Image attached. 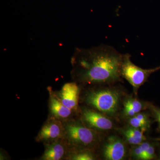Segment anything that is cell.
I'll return each instance as SVG.
<instances>
[{
	"mask_svg": "<svg viewBox=\"0 0 160 160\" xmlns=\"http://www.w3.org/2000/svg\"><path fill=\"white\" fill-rule=\"evenodd\" d=\"M123 54L108 45L78 49L73 58L75 76L87 84L112 83L121 80Z\"/></svg>",
	"mask_w": 160,
	"mask_h": 160,
	"instance_id": "6da1fadb",
	"label": "cell"
},
{
	"mask_svg": "<svg viewBox=\"0 0 160 160\" xmlns=\"http://www.w3.org/2000/svg\"><path fill=\"white\" fill-rule=\"evenodd\" d=\"M121 99V94L116 89H103L89 92L86 102L98 111L109 116L117 112Z\"/></svg>",
	"mask_w": 160,
	"mask_h": 160,
	"instance_id": "7a4b0ae2",
	"label": "cell"
},
{
	"mask_svg": "<svg viewBox=\"0 0 160 160\" xmlns=\"http://www.w3.org/2000/svg\"><path fill=\"white\" fill-rule=\"evenodd\" d=\"M160 69V66L153 69H144L135 65L128 53L123 54L121 67L122 77L126 79L134 90H138L148 80L153 72Z\"/></svg>",
	"mask_w": 160,
	"mask_h": 160,
	"instance_id": "3957f363",
	"label": "cell"
},
{
	"mask_svg": "<svg viewBox=\"0 0 160 160\" xmlns=\"http://www.w3.org/2000/svg\"><path fill=\"white\" fill-rule=\"evenodd\" d=\"M64 128V135L75 146L88 147L97 141V136L93 130L78 122H69Z\"/></svg>",
	"mask_w": 160,
	"mask_h": 160,
	"instance_id": "277c9868",
	"label": "cell"
},
{
	"mask_svg": "<svg viewBox=\"0 0 160 160\" xmlns=\"http://www.w3.org/2000/svg\"><path fill=\"white\" fill-rule=\"evenodd\" d=\"M82 118L90 129L105 131L109 130L113 127V123L109 118L92 109H83Z\"/></svg>",
	"mask_w": 160,
	"mask_h": 160,
	"instance_id": "5b68a950",
	"label": "cell"
},
{
	"mask_svg": "<svg viewBox=\"0 0 160 160\" xmlns=\"http://www.w3.org/2000/svg\"><path fill=\"white\" fill-rule=\"evenodd\" d=\"M126 151L123 141L116 136H110L104 145L103 156L106 160H123L126 156Z\"/></svg>",
	"mask_w": 160,
	"mask_h": 160,
	"instance_id": "8992f818",
	"label": "cell"
},
{
	"mask_svg": "<svg viewBox=\"0 0 160 160\" xmlns=\"http://www.w3.org/2000/svg\"><path fill=\"white\" fill-rule=\"evenodd\" d=\"M64 126L59 121L51 120L42 127L38 134V141L53 143L64 135Z\"/></svg>",
	"mask_w": 160,
	"mask_h": 160,
	"instance_id": "52a82bcc",
	"label": "cell"
},
{
	"mask_svg": "<svg viewBox=\"0 0 160 160\" xmlns=\"http://www.w3.org/2000/svg\"><path fill=\"white\" fill-rule=\"evenodd\" d=\"M78 87L76 83H67L63 86L60 93V101L69 109H75L78 105Z\"/></svg>",
	"mask_w": 160,
	"mask_h": 160,
	"instance_id": "ba28073f",
	"label": "cell"
},
{
	"mask_svg": "<svg viewBox=\"0 0 160 160\" xmlns=\"http://www.w3.org/2000/svg\"><path fill=\"white\" fill-rule=\"evenodd\" d=\"M65 146L58 142L52 143L46 147L42 158L45 160H59L66 153Z\"/></svg>",
	"mask_w": 160,
	"mask_h": 160,
	"instance_id": "9c48e42d",
	"label": "cell"
},
{
	"mask_svg": "<svg viewBox=\"0 0 160 160\" xmlns=\"http://www.w3.org/2000/svg\"><path fill=\"white\" fill-rule=\"evenodd\" d=\"M50 109L51 112L56 117L66 118L70 116L72 110L63 105L59 99L51 96L50 98Z\"/></svg>",
	"mask_w": 160,
	"mask_h": 160,
	"instance_id": "30bf717a",
	"label": "cell"
},
{
	"mask_svg": "<svg viewBox=\"0 0 160 160\" xmlns=\"http://www.w3.org/2000/svg\"><path fill=\"white\" fill-rule=\"evenodd\" d=\"M143 104L136 99L129 98L124 104L123 113L126 117H132L143 109Z\"/></svg>",
	"mask_w": 160,
	"mask_h": 160,
	"instance_id": "8fae6325",
	"label": "cell"
},
{
	"mask_svg": "<svg viewBox=\"0 0 160 160\" xmlns=\"http://www.w3.org/2000/svg\"><path fill=\"white\" fill-rule=\"evenodd\" d=\"M151 144L147 142H143L133 148L132 150V154L136 158L142 160L144 153L148 149Z\"/></svg>",
	"mask_w": 160,
	"mask_h": 160,
	"instance_id": "7c38bea8",
	"label": "cell"
},
{
	"mask_svg": "<svg viewBox=\"0 0 160 160\" xmlns=\"http://www.w3.org/2000/svg\"><path fill=\"white\" fill-rule=\"evenodd\" d=\"M129 123L132 127L137 128L143 132L146 131L149 126V125L140 121L135 116L130 118L129 120Z\"/></svg>",
	"mask_w": 160,
	"mask_h": 160,
	"instance_id": "4fadbf2b",
	"label": "cell"
},
{
	"mask_svg": "<svg viewBox=\"0 0 160 160\" xmlns=\"http://www.w3.org/2000/svg\"><path fill=\"white\" fill-rule=\"evenodd\" d=\"M122 133L127 142L131 145L137 146L141 143H142L146 140V139L142 138L136 137L132 135L125 132H122Z\"/></svg>",
	"mask_w": 160,
	"mask_h": 160,
	"instance_id": "5bb4252c",
	"label": "cell"
},
{
	"mask_svg": "<svg viewBox=\"0 0 160 160\" xmlns=\"http://www.w3.org/2000/svg\"><path fill=\"white\" fill-rule=\"evenodd\" d=\"M95 159L94 156L89 152H81L74 155L72 159L76 160H92Z\"/></svg>",
	"mask_w": 160,
	"mask_h": 160,
	"instance_id": "9a60e30c",
	"label": "cell"
},
{
	"mask_svg": "<svg viewBox=\"0 0 160 160\" xmlns=\"http://www.w3.org/2000/svg\"><path fill=\"white\" fill-rule=\"evenodd\" d=\"M155 148L154 146L152 145H150L148 149L146 150L144 155L142 158V160H148L153 159L155 157Z\"/></svg>",
	"mask_w": 160,
	"mask_h": 160,
	"instance_id": "2e32d148",
	"label": "cell"
},
{
	"mask_svg": "<svg viewBox=\"0 0 160 160\" xmlns=\"http://www.w3.org/2000/svg\"><path fill=\"white\" fill-rule=\"evenodd\" d=\"M150 109L155 119L158 124L159 127L160 129V108H158L155 106H151Z\"/></svg>",
	"mask_w": 160,
	"mask_h": 160,
	"instance_id": "e0dca14e",
	"label": "cell"
},
{
	"mask_svg": "<svg viewBox=\"0 0 160 160\" xmlns=\"http://www.w3.org/2000/svg\"><path fill=\"white\" fill-rule=\"evenodd\" d=\"M135 116L139 120H140V121L143 122L149 125V118H148V117L146 115L144 114V113L139 112L138 114L135 115Z\"/></svg>",
	"mask_w": 160,
	"mask_h": 160,
	"instance_id": "ac0fdd59",
	"label": "cell"
}]
</instances>
